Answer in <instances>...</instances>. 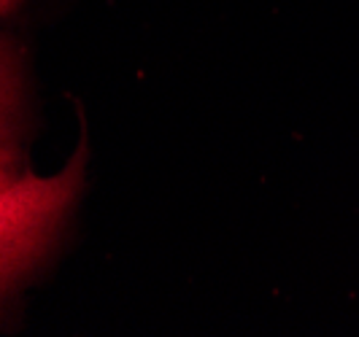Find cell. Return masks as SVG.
Wrapping results in <instances>:
<instances>
[{"label": "cell", "instance_id": "2", "mask_svg": "<svg viewBox=\"0 0 359 337\" xmlns=\"http://www.w3.org/2000/svg\"><path fill=\"white\" fill-rule=\"evenodd\" d=\"M19 108V78L8 52L0 46V141H11Z\"/></svg>", "mask_w": 359, "mask_h": 337}, {"label": "cell", "instance_id": "4", "mask_svg": "<svg viewBox=\"0 0 359 337\" xmlns=\"http://www.w3.org/2000/svg\"><path fill=\"white\" fill-rule=\"evenodd\" d=\"M19 0H0V14H6V11H11L14 6H17Z\"/></svg>", "mask_w": 359, "mask_h": 337}, {"label": "cell", "instance_id": "3", "mask_svg": "<svg viewBox=\"0 0 359 337\" xmlns=\"http://www.w3.org/2000/svg\"><path fill=\"white\" fill-rule=\"evenodd\" d=\"M25 176L19 149L11 141H0V189L11 186L14 181Z\"/></svg>", "mask_w": 359, "mask_h": 337}, {"label": "cell", "instance_id": "1", "mask_svg": "<svg viewBox=\"0 0 359 337\" xmlns=\"http://www.w3.org/2000/svg\"><path fill=\"white\" fill-rule=\"evenodd\" d=\"M87 146L57 176H25L0 189V297L52 246L62 216L79 195Z\"/></svg>", "mask_w": 359, "mask_h": 337}]
</instances>
